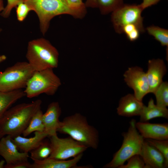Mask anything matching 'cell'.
I'll return each mask as SVG.
<instances>
[{
	"label": "cell",
	"mask_w": 168,
	"mask_h": 168,
	"mask_svg": "<svg viewBox=\"0 0 168 168\" xmlns=\"http://www.w3.org/2000/svg\"><path fill=\"white\" fill-rule=\"evenodd\" d=\"M57 132L68 134L87 148L96 149L99 143L98 130L89 125L86 118L79 113L65 117Z\"/></svg>",
	"instance_id": "cell-2"
},
{
	"label": "cell",
	"mask_w": 168,
	"mask_h": 168,
	"mask_svg": "<svg viewBox=\"0 0 168 168\" xmlns=\"http://www.w3.org/2000/svg\"><path fill=\"white\" fill-rule=\"evenodd\" d=\"M7 4L3 11L0 13V15L5 18L10 16L11 11L14 8H16L19 3L24 2V0H7Z\"/></svg>",
	"instance_id": "cell-31"
},
{
	"label": "cell",
	"mask_w": 168,
	"mask_h": 168,
	"mask_svg": "<svg viewBox=\"0 0 168 168\" xmlns=\"http://www.w3.org/2000/svg\"><path fill=\"white\" fill-rule=\"evenodd\" d=\"M127 85L133 89L134 95L142 101L143 97L149 93V86L146 72L138 66L128 68L123 74Z\"/></svg>",
	"instance_id": "cell-10"
},
{
	"label": "cell",
	"mask_w": 168,
	"mask_h": 168,
	"mask_svg": "<svg viewBox=\"0 0 168 168\" xmlns=\"http://www.w3.org/2000/svg\"><path fill=\"white\" fill-rule=\"evenodd\" d=\"M3 0H0V13L4 8Z\"/></svg>",
	"instance_id": "cell-35"
},
{
	"label": "cell",
	"mask_w": 168,
	"mask_h": 168,
	"mask_svg": "<svg viewBox=\"0 0 168 168\" xmlns=\"http://www.w3.org/2000/svg\"></svg>",
	"instance_id": "cell-39"
},
{
	"label": "cell",
	"mask_w": 168,
	"mask_h": 168,
	"mask_svg": "<svg viewBox=\"0 0 168 168\" xmlns=\"http://www.w3.org/2000/svg\"><path fill=\"white\" fill-rule=\"evenodd\" d=\"M85 4L86 7L97 8V0H86Z\"/></svg>",
	"instance_id": "cell-34"
},
{
	"label": "cell",
	"mask_w": 168,
	"mask_h": 168,
	"mask_svg": "<svg viewBox=\"0 0 168 168\" xmlns=\"http://www.w3.org/2000/svg\"><path fill=\"white\" fill-rule=\"evenodd\" d=\"M42 102L38 99L9 108L0 119V139L7 135L13 138L22 134L33 116L41 109Z\"/></svg>",
	"instance_id": "cell-1"
},
{
	"label": "cell",
	"mask_w": 168,
	"mask_h": 168,
	"mask_svg": "<svg viewBox=\"0 0 168 168\" xmlns=\"http://www.w3.org/2000/svg\"><path fill=\"white\" fill-rule=\"evenodd\" d=\"M31 164L28 160L19 162L13 164L5 165V168H30Z\"/></svg>",
	"instance_id": "cell-32"
},
{
	"label": "cell",
	"mask_w": 168,
	"mask_h": 168,
	"mask_svg": "<svg viewBox=\"0 0 168 168\" xmlns=\"http://www.w3.org/2000/svg\"><path fill=\"white\" fill-rule=\"evenodd\" d=\"M61 85L60 78L54 73L53 69L48 68L35 71L24 91L28 98L34 97L43 93L52 96L55 93Z\"/></svg>",
	"instance_id": "cell-6"
},
{
	"label": "cell",
	"mask_w": 168,
	"mask_h": 168,
	"mask_svg": "<svg viewBox=\"0 0 168 168\" xmlns=\"http://www.w3.org/2000/svg\"><path fill=\"white\" fill-rule=\"evenodd\" d=\"M139 154L144 162L145 168H166L163 156L146 140L143 142Z\"/></svg>",
	"instance_id": "cell-15"
},
{
	"label": "cell",
	"mask_w": 168,
	"mask_h": 168,
	"mask_svg": "<svg viewBox=\"0 0 168 168\" xmlns=\"http://www.w3.org/2000/svg\"><path fill=\"white\" fill-rule=\"evenodd\" d=\"M83 153L69 160H61L49 157L41 161L34 160L30 168H75L81 159Z\"/></svg>",
	"instance_id": "cell-17"
},
{
	"label": "cell",
	"mask_w": 168,
	"mask_h": 168,
	"mask_svg": "<svg viewBox=\"0 0 168 168\" xmlns=\"http://www.w3.org/2000/svg\"><path fill=\"white\" fill-rule=\"evenodd\" d=\"M5 162V160H2L0 161V168H4Z\"/></svg>",
	"instance_id": "cell-37"
},
{
	"label": "cell",
	"mask_w": 168,
	"mask_h": 168,
	"mask_svg": "<svg viewBox=\"0 0 168 168\" xmlns=\"http://www.w3.org/2000/svg\"><path fill=\"white\" fill-rule=\"evenodd\" d=\"M49 137L52 149L49 158L66 160L83 153L88 148L70 137L60 138L57 134Z\"/></svg>",
	"instance_id": "cell-9"
},
{
	"label": "cell",
	"mask_w": 168,
	"mask_h": 168,
	"mask_svg": "<svg viewBox=\"0 0 168 168\" xmlns=\"http://www.w3.org/2000/svg\"><path fill=\"white\" fill-rule=\"evenodd\" d=\"M136 128L142 136L146 139L168 140V124L151 123L147 122L136 123Z\"/></svg>",
	"instance_id": "cell-13"
},
{
	"label": "cell",
	"mask_w": 168,
	"mask_h": 168,
	"mask_svg": "<svg viewBox=\"0 0 168 168\" xmlns=\"http://www.w3.org/2000/svg\"><path fill=\"white\" fill-rule=\"evenodd\" d=\"M43 114V113L41 109L35 114L27 127L22 133L24 137L27 136L34 132H44V127L42 118Z\"/></svg>",
	"instance_id": "cell-21"
},
{
	"label": "cell",
	"mask_w": 168,
	"mask_h": 168,
	"mask_svg": "<svg viewBox=\"0 0 168 168\" xmlns=\"http://www.w3.org/2000/svg\"><path fill=\"white\" fill-rule=\"evenodd\" d=\"M140 121L147 122L153 119L162 117L168 119V110L157 106L154 103L153 99L151 98L147 106L144 105L140 115Z\"/></svg>",
	"instance_id": "cell-19"
},
{
	"label": "cell",
	"mask_w": 168,
	"mask_h": 168,
	"mask_svg": "<svg viewBox=\"0 0 168 168\" xmlns=\"http://www.w3.org/2000/svg\"><path fill=\"white\" fill-rule=\"evenodd\" d=\"M35 71L28 62H18L0 74V91L8 92L25 87Z\"/></svg>",
	"instance_id": "cell-7"
},
{
	"label": "cell",
	"mask_w": 168,
	"mask_h": 168,
	"mask_svg": "<svg viewBox=\"0 0 168 168\" xmlns=\"http://www.w3.org/2000/svg\"><path fill=\"white\" fill-rule=\"evenodd\" d=\"M34 136L29 138L19 135L12 138L13 142L22 152L28 153L37 147L49 135L44 132H35Z\"/></svg>",
	"instance_id": "cell-18"
},
{
	"label": "cell",
	"mask_w": 168,
	"mask_h": 168,
	"mask_svg": "<svg viewBox=\"0 0 168 168\" xmlns=\"http://www.w3.org/2000/svg\"><path fill=\"white\" fill-rule=\"evenodd\" d=\"M59 55L56 48L44 38L35 39L28 42L26 57L35 71L57 68Z\"/></svg>",
	"instance_id": "cell-3"
},
{
	"label": "cell",
	"mask_w": 168,
	"mask_h": 168,
	"mask_svg": "<svg viewBox=\"0 0 168 168\" xmlns=\"http://www.w3.org/2000/svg\"><path fill=\"white\" fill-rule=\"evenodd\" d=\"M52 151L50 141L44 140L37 147L30 152V157L33 161L44 160L50 156Z\"/></svg>",
	"instance_id": "cell-22"
},
{
	"label": "cell",
	"mask_w": 168,
	"mask_h": 168,
	"mask_svg": "<svg viewBox=\"0 0 168 168\" xmlns=\"http://www.w3.org/2000/svg\"><path fill=\"white\" fill-rule=\"evenodd\" d=\"M124 0H97V8L102 15L112 12L121 6Z\"/></svg>",
	"instance_id": "cell-26"
},
{
	"label": "cell",
	"mask_w": 168,
	"mask_h": 168,
	"mask_svg": "<svg viewBox=\"0 0 168 168\" xmlns=\"http://www.w3.org/2000/svg\"><path fill=\"white\" fill-rule=\"evenodd\" d=\"M16 17L20 22L24 21L31 10L28 5L24 2L18 4L16 7Z\"/></svg>",
	"instance_id": "cell-30"
},
{
	"label": "cell",
	"mask_w": 168,
	"mask_h": 168,
	"mask_svg": "<svg viewBox=\"0 0 168 168\" xmlns=\"http://www.w3.org/2000/svg\"><path fill=\"white\" fill-rule=\"evenodd\" d=\"M136 122L134 119L129 122L128 131L122 133L123 140L121 147L103 168H119L130 157L139 154L144 139L137 130Z\"/></svg>",
	"instance_id": "cell-4"
},
{
	"label": "cell",
	"mask_w": 168,
	"mask_h": 168,
	"mask_svg": "<svg viewBox=\"0 0 168 168\" xmlns=\"http://www.w3.org/2000/svg\"><path fill=\"white\" fill-rule=\"evenodd\" d=\"M124 33L131 41L137 40L141 33L138 27L133 24H128L125 26L123 29V33Z\"/></svg>",
	"instance_id": "cell-28"
},
{
	"label": "cell",
	"mask_w": 168,
	"mask_h": 168,
	"mask_svg": "<svg viewBox=\"0 0 168 168\" xmlns=\"http://www.w3.org/2000/svg\"><path fill=\"white\" fill-rule=\"evenodd\" d=\"M146 29L148 34L153 36L162 46L168 48V30L153 25L147 27Z\"/></svg>",
	"instance_id": "cell-24"
},
{
	"label": "cell",
	"mask_w": 168,
	"mask_h": 168,
	"mask_svg": "<svg viewBox=\"0 0 168 168\" xmlns=\"http://www.w3.org/2000/svg\"><path fill=\"white\" fill-rule=\"evenodd\" d=\"M148 69L146 72L149 86V93L154 94L163 82V78L167 72V68L162 59L149 60Z\"/></svg>",
	"instance_id": "cell-12"
},
{
	"label": "cell",
	"mask_w": 168,
	"mask_h": 168,
	"mask_svg": "<svg viewBox=\"0 0 168 168\" xmlns=\"http://www.w3.org/2000/svg\"><path fill=\"white\" fill-rule=\"evenodd\" d=\"M127 161L126 164H124L119 168H145L144 162L139 154L133 156Z\"/></svg>",
	"instance_id": "cell-29"
},
{
	"label": "cell",
	"mask_w": 168,
	"mask_h": 168,
	"mask_svg": "<svg viewBox=\"0 0 168 168\" xmlns=\"http://www.w3.org/2000/svg\"><path fill=\"white\" fill-rule=\"evenodd\" d=\"M144 10L140 4H124L111 12V21L115 31L123 33L126 25L133 24L137 26L141 33L145 31L142 13Z\"/></svg>",
	"instance_id": "cell-8"
},
{
	"label": "cell",
	"mask_w": 168,
	"mask_h": 168,
	"mask_svg": "<svg viewBox=\"0 0 168 168\" xmlns=\"http://www.w3.org/2000/svg\"><path fill=\"white\" fill-rule=\"evenodd\" d=\"M6 56L4 55H0V63L4 61L6 59Z\"/></svg>",
	"instance_id": "cell-36"
},
{
	"label": "cell",
	"mask_w": 168,
	"mask_h": 168,
	"mask_svg": "<svg viewBox=\"0 0 168 168\" xmlns=\"http://www.w3.org/2000/svg\"><path fill=\"white\" fill-rule=\"evenodd\" d=\"M157 106L164 108L168 106V83L163 82L154 93Z\"/></svg>",
	"instance_id": "cell-25"
},
{
	"label": "cell",
	"mask_w": 168,
	"mask_h": 168,
	"mask_svg": "<svg viewBox=\"0 0 168 168\" xmlns=\"http://www.w3.org/2000/svg\"><path fill=\"white\" fill-rule=\"evenodd\" d=\"M25 96L24 91L21 89L8 92L0 91V119L13 104Z\"/></svg>",
	"instance_id": "cell-20"
},
{
	"label": "cell",
	"mask_w": 168,
	"mask_h": 168,
	"mask_svg": "<svg viewBox=\"0 0 168 168\" xmlns=\"http://www.w3.org/2000/svg\"><path fill=\"white\" fill-rule=\"evenodd\" d=\"M1 30H1V28H0V33L1 31Z\"/></svg>",
	"instance_id": "cell-38"
},
{
	"label": "cell",
	"mask_w": 168,
	"mask_h": 168,
	"mask_svg": "<svg viewBox=\"0 0 168 168\" xmlns=\"http://www.w3.org/2000/svg\"><path fill=\"white\" fill-rule=\"evenodd\" d=\"M17 148L10 135L5 136L0 139V155L4 159L6 165H12L28 160L29 157L28 153L20 152Z\"/></svg>",
	"instance_id": "cell-11"
},
{
	"label": "cell",
	"mask_w": 168,
	"mask_h": 168,
	"mask_svg": "<svg viewBox=\"0 0 168 168\" xmlns=\"http://www.w3.org/2000/svg\"><path fill=\"white\" fill-rule=\"evenodd\" d=\"M61 112L59 103L53 102L49 105L46 111L43 114L42 118L44 127V132L49 135V137L57 134V130L61 123L59 120Z\"/></svg>",
	"instance_id": "cell-14"
},
{
	"label": "cell",
	"mask_w": 168,
	"mask_h": 168,
	"mask_svg": "<svg viewBox=\"0 0 168 168\" xmlns=\"http://www.w3.org/2000/svg\"><path fill=\"white\" fill-rule=\"evenodd\" d=\"M24 2L37 15L43 35L47 31L53 18L63 14L71 15L67 0H24Z\"/></svg>",
	"instance_id": "cell-5"
},
{
	"label": "cell",
	"mask_w": 168,
	"mask_h": 168,
	"mask_svg": "<svg viewBox=\"0 0 168 168\" xmlns=\"http://www.w3.org/2000/svg\"><path fill=\"white\" fill-rule=\"evenodd\" d=\"M71 15L76 19L83 18L87 13L86 7L82 0H67Z\"/></svg>",
	"instance_id": "cell-23"
},
{
	"label": "cell",
	"mask_w": 168,
	"mask_h": 168,
	"mask_svg": "<svg viewBox=\"0 0 168 168\" xmlns=\"http://www.w3.org/2000/svg\"><path fill=\"white\" fill-rule=\"evenodd\" d=\"M142 2L140 4L142 9L144 10L152 5L156 4L161 0H142Z\"/></svg>",
	"instance_id": "cell-33"
},
{
	"label": "cell",
	"mask_w": 168,
	"mask_h": 168,
	"mask_svg": "<svg viewBox=\"0 0 168 168\" xmlns=\"http://www.w3.org/2000/svg\"><path fill=\"white\" fill-rule=\"evenodd\" d=\"M144 105L134 94H128L120 99L117 113L118 115L125 117L140 116Z\"/></svg>",
	"instance_id": "cell-16"
},
{
	"label": "cell",
	"mask_w": 168,
	"mask_h": 168,
	"mask_svg": "<svg viewBox=\"0 0 168 168\" xmlns=\"http://www.w3.org/2000/svg\"><path fill=\"white\" fill-rule=\"evenodd\" d=\"M149 144L156 148L165 158L166 168L168 167V140H156L146 139Z\"/></svg>",
	"instance_id": "cell-27"
}]
</instances>
